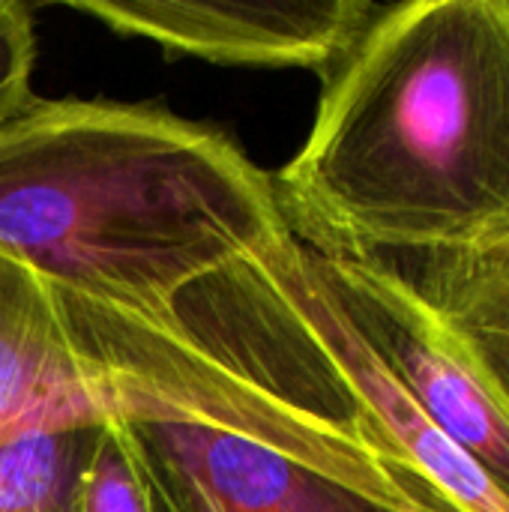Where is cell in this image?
Listing matches in <instances>:
<instances>
[{"label":"cell","mask_w":509,"mask_h":512,"mask_svg":"<svg viewBox=\"0 0 509 512\" xmlns=\"http://www.w3.org/2000/svg\"><path fill=\"white\" fill-rule=\"evenodd\" d=\"M63 6L114 33L150 39L168 54L321 75L348 54L381 9L369 0H66Z\"/></svg>","instance_id":"5b68a950"},{"label":"cell","mask_w":509,"mask_h":512,"mask_svg":"<svg viewBox=\"0 0 509 512\" xmlns=\"http://www.w3.org/2000/svg\"><path fill=\"white\" fill-rule=\"evenodd\" d=\"M288 237V234H285ZM279 237L141 318L60 297L159 512H426L279 264Z\"/></svg>","instance_id":"6da1fadb"},{"label":"cell","mask_w":509,"mask_h":512,"mask_svg":"<svg viewBox=\"0 0 509 512\" xmlns=\"http://www.w3.org/2000/svg\"><path fill=\"white\" fill-rule=\"evenodd\" d=\"M375 264L390 267L417 291L509 417V252L492 258H405Z\"/></svg>","instance_id":"52a82bcc"},{"label":"cell","mask_w":509,"mask_h":512,"mask_svg":"<svg viewBox=\"0 0 509 512\" xmlns=\"http://www.w3.org/2000/svg\"><path fill=\"white\" fill-rule=\"evenodd\" d=\"M36 33L24 3L0 0V126L33 102Z\"/></svg>","instance_id":"30bf717a"},{"label":"cell","mask_w":509,"mask_h":512,"mask_svg":"<svg viewBox=\"0 0 509 512\" xmlns=\"http://www.w3.org/2000/svg\"><path fill=\"white\" fill-rule=\"evenodd\" d=\"M285 234L273 177L171 111L33 99L0 126V255L57 294L156 318Z\"/></svg>","instance_id":"3957f363"},{"label":"cell","mask_w":509,"mask_h":512,"mask_svg":"<svg viewBox=\"0 0 509 512\" xmlns=\"http://www.w3.org/2000/svg\"><path fill=\"white\" fill-rule=\"evenodd\" d=\"M300 246L321 291L420 417L509 495V417L417 291L384 264Z\"/></svg>","instance_id":"277c9868"},{"label":"cell","mask_w":509,"mask_h":512,"mask_svg":"<svg viewBox=\"0 0 509 512\" xmlns=\"http://www.w3.org/2000/svg\"><path fill=\"white\" fill-rule=\"evenodd\" d=\"M273 183L291 234L324 255H507L509 0L381 6Z\"/></svg>","instance_id":"7a4b0ae2"},{"label":"cell","mask_w":509,"mask_h":512,"mask_svg":"<svg viewBox=\"0 0 509 512\" xmlns=\"http://www.w3.org/2000/svg\"><path fill=\"white\" fill-rule=\"evenodd\" d=\"M66 512H159L114 417L90 429Z\"/></svg>","instance_id":"9c48e42d"},{"label":"cell","mask_w":509,"mask_h":512,"mask_svg":"<svg viewBox=\"0 0 509 512\" xmlns=\"http://www.w3.org/2000/svg\"><path fill=\"white\" fill-rule=\"evenodd\" d=\"M90 429H42L3 444L0 512H66Z\"/></svg>","instance_id":"ba28073f"},{"label":"cell","mask_w":509,"mask_h":512,"mask_svg":"<svg viewBox=\"0 0 509 512\" xmlns=\"http://www.w3.org/2000/svg\"><path fill=\"white\" fill-rule=\"evenodd\" d=\"M114 417L111 387L75 342L54 288L0 255V447Z\"/></svg>","instance_id":"8992f818"}]
</instances>
